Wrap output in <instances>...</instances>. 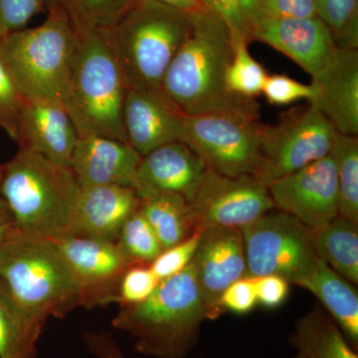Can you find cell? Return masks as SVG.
I'll return each instance as SVG.
<instances>
[{
    "label": "cell",
    "instance_id": "6da1fadb",
    "mask_svg": "<svg viewBox=\"0 0 358 358\" xmlns=\"http://www.w3.org/2000/svg\"><path fill=\"white\" fill-rule=\"evenodd\" d=\"M189 15V32L166 70L162 96L182 115L228 112L259 120L257 101L234 95L226 86L234 55L229 27L207 7Z\"/></svg>",
    "mask_w": 358,
    "mask_h": 358
},
{
    "label": "cell",
    "instance_id": "7a4b0ae2",
    "mask_svg": "<svg viewBox=\"0 0 358 358\" xmlns=\"http://www.w3.org/2000/svg\"><path fill=\"white\" fill-rule=\"evenodd\" d=\"M208 320L194 268L160 281L150 298L120 308L113 327L133 338L136 352L155 358H185L197 345Z\"/></svg>",
    "mask_w": 358,
    "mask_h": 358
},
{
    "label": "cell",
    "instance_id": "3957f363",
    "mask_svg": "<svg viewBox=\"0 0 358 358\" xmlns=\"http://www.w3.org/2000/svg\"><path fill=\"white\" fill-rule=\"evenodd\" d=\"M0 280L20 307L41 322L64 319L82 307L79 285L50 238L13 226L0 231Z\"/></svg>",
    "mask_w": 358,
    "mask_h": 358
},
{
    "label": "cell",
    "instance_id": "277c9868",
    "mask_svg": "<svg viewBox=\"0 0 358 358\" xmlns=\"http://www.w3.org/2000/svg\"><path fill=\"white\" fill-rule=\"evenodd\" d=\"M129 88L110 29L77 33L67 110L79 138L102 136L128 141L124 106Z\"/></svg>",
    "mask_w": 358,
    "mask_h": 358
},
{
    "label": "cell",
    "instance_id": "5b68a950",
    "mask_svg": "<svg viewBox=\"0 0 358 358\" xmlns=\"http://www.w3.org/2000/svg\"><path fill=\"white\" fill-rule=\"evenodd\" d=\"M0 169L13 228L40 237L67 234L81 190L71 169L25 148Z\"/></svg>",
    "mask_w": 358,
    "mask_h": 358
},
{
    "label": "cell",
    "instance_id": "8992f818",
    "mask_svg": "<svg viewBox=\"0 0 358 358\" xmlns=\"http://www.w3.org/2000/svg\"><path fill=\"white\" fill-rule=\"evenodd\" d=\"M192 26L189 14L160 2L138 0L110 28L129 88L162 93V83Z\"/></svg>",
    "mask_w": 358,
    "mask_h": 358
},
{
    "label": "cell",
    "instance_id": "52a82bcc",
    "mask_svg": "<svg viewBox=\"0 0 358 358\" xmlns=\"http://www.w3.org/2000/svg\"><path fill=\"white\" fill-rule=\"evenodd\" d=\"M41 25L0 39V48L23 98L63 103L68 91L77 33L62 9L48 6Z\"/></svg>",
    "mask_w": 358,
    "mask_h": 358
},
{
    "label": "cell",
    "instance_id": "ba28073f",
    "mask_svg": "<svg viewBox=\"0 0 358 358\" xmlns=\"http://www.w3.org/2000/svg\"><path fill=\"white\" fill-rule=\"evenodd\" d=\"M241 230L246 277L279 275L299 286L317 267L320 257L313 231L286 212H268Z\"/></svg>",
    "mask_w": 358,
    "mask_h": 358
},
{
    "label": "cell",
    "instance_id": "9c48e42d",
    "mask_svg": "<svg viewBox=\"0 0 358 358\" xmlns=\"http://www.w3.org/2000/svg\"><path fill=\"white\" fill-rule=\"evenodd\" d=\"M260 131L258 120L238 113L183 115V143L223 176H259Z\"/></svg>",
    "mask_w": 358,
    "mask_h": 358
},
{
    "label": "cell",
    "instance_id": "30bf717a",
    "mask_svg": "<svg viewBox=\"0 0 358 358\" xmlns=\"http://www.w3.org/2000/svg\"><path fill=\"white\" fill-rule=\"evenodd\" d=\"M331 122L310 105L284 113L274 126L261 124L262 166L266 185L331 155L336 134Z\"/></svg>",
    "mask_w": 358,
    "mask_h": 358
},
{
    "label": "cell",
    "instance_id": "8fae6325",
    "mask_svg": "<svg viewBox=\"0 0 358 358\" xmlns=\"http://www.w3.org/2000/svg\"><path fill=\"white\" fill-rule=\"evenodd\" d=\"M196 230L242 228L274 208L268 186L254 174L227 176L207 169L189 202Z\"/></svg>",
    "mask_w": 358,
    "mask_h": 358
},
{
    "label": "cell",
    "instance_id": "7c38bea8",
    "mask_svg": "<svg viewBox=\"0 0 358 358\" xmlns=\"http://www.w3.org/2000/svg\"><path fill=\"white\" fill-rule=\"evenodd\" d=\"M275 207L310 230L320 229L338 215V185L331 155L282 176L268 185Z\"/></svg>",
    "mask_w": 358,
    "mask_h": 358
},
{
    "label": "cell",
    "instance_id": "4fadbf2b",
    "mask_svg": "<svg viewBox=\"0 0 358 358\" xmlns=\"http://www.w3.org/2000/svg\"><path fill=\"white\" fill-rule=\"evenodd\" d=\"M50 239L79 285L82 307L94 308L115 303L122 275L134 265L117 242L69 234Z\"/></svg>",
    "mask_w": 358,
    "mask_h": 358
},
{
    "label": "cell",
    "instance_id": "5bb4252c",
    "mask_svg": "<svg viewBox=\"0 0 358 358\" xmlns=\"http://www.w3.org/2000/svg\"><path fill=\"white\" fill-rule=\"evenodd\" d=\"M197 286L208 320L222 315L220 300L231 284L246 277V251L242 230L208 227L200 230V241L192 260Z\"/></svg>",
    "mask_w": 358,
    "mask_h": 358
},
{
    "label": "cell",
    "instance_id": "9a60e30c",
    "mask_svg": "<svg viewBox=\"0 0 358 358\" xmlns=\"http://www.w3.org/2000/svg\"><path fill=\"white\" fill-rule=\"evenodd\" d=\"M251 39L281 52L310 76L324 69L338 50L319 17L258 18L252 22Z\"/></svg>",
    "mask_w": 358,
    "mask_h": 358
},
{
    "label": "cell",
    "instance_id": "2e32d148",
    "mask_svg": "<svg viewBox=\"0 0 358 358\" xmlns=\"http://www.w3.org/2000/svg\"><path fill=\"white\" fill-rule=\"evenodd\" d=\"M78 138L74 122L63 103L23 98L18 122L20 148L71 169Z\"/></svg>",
    "mask_w": 358,
    "mask_h": 358
},
{
    "label": "cell",
    "instance_id": "e0dca14e",
    "mask_svg": "<svg viewBox=\"0 0 358 358\" xmlns=\"http://www.w3.org/2000/svg\"><path fill=\"white\" fill-rule=\"evenodd\" d=\"M310 86L308 105L338 133L358 136V49L338 48L331 62L312 76Z\"/></svg>",
    "mask_w": 358,
    "mask_h": 358
},
{
    "label": "cell",
    "instance_id": "ac0fdd59",
    "mask_svg": "<svg viewBox=\"0 0 358 358\" xmlns=\"http://www.w3.org/2000/svg\"><path fill=\"white\" fill-rule=\"evenodd\" d=\"M207 169L206 162L183 141L166 143L141 157L136 194L145 199L157 193H176L189 202Z\"/></svg>",
    "mask_w": 358,
    "mask_h": 358
},
{
    "label": "cell",
    "instance_id": "d6986e66",
    "mask_svg": "<svg viewBox=\"0 0 358 358\" xmlns=\"http://www.w3.org/2000/svg\"><path fill=\"white\" fill-rule=\"evenodd\" d=\"M141 155L128 143L102 136H80L71 171L80 187L122 186L136 189Z\"/></svg>",
    "mask_w": 358,
    "mask_h": 358
},
{
    "label": "cell",
    "instance_id": "ffe728a7",
    "mask_svg": "<svg viewBox=\"0 0 358 358\" xmlns=\"http://www.w3.org/2000/svg\"><path fill=\"white\" fill-rule=\"evenodd\" d=\"M141 203L134 188L81 187L67 234L115 242L122 225Z\"/></svg>",
    "mask_w": 358,
    "mask_h": 358
},
{
    "label": "cell",
    "instance_id": "44dd1931",
    "mask_svg": "<svg viewBox=\"0 0 358 358\" xmlns=\"http://www.w3.org/2000/svg\"><path fill=\"white\" fill-rule=\"evenodd\" d=\"M124 127L128 143L141 157L166 143L182 141L183 115L162 93L129 88Z\"/></svg>",
    "mask_w": 358,
    "mask_h": 358
},
{
    "label": "cell",
    "instance_id": "7402d4cb",
    "mask_svg": "<svg viewBox=\"0 0 358 358\" xmlns=\"http://www.w3.org/2000/svg\"><path fill=\"white\" fill-rule=\"evenodd\" d=\"M299 286L319 299L350 345H358V296L352 282L320 258L315 272Z\"/></svg>",
    "mask_w": 358,
    "mask_h": 358
},
{
    "label": "cell",
    "instance_id": "603a6c76",
    "mask_svg": "<svg viewBox=\"0 0 358 358\" xmlns=\"http://www.w3.org/2000/svg\"><path fill=\"white\" fill-rule=\"evenodd\" d=\"M289 343L296 350L293 358H358L341 327L319 306L298 320Z\"/></svg>",
    "mask_w": 358,
    "mask_h": 358
},
{
    "label": "cell",
    "instance_id": "cb8c5ba5",
    "mask_svg": "<svg viewBox=\"0 0 358 358\" xmlns=\"http://www.w3.org/2000/svg\"><path fill=\"white\" fill-rule=\"evenodd\" d=\"M44 324L20 307L0 280V357L29 358L37 355V341Z\"/></svg>",
    "mask_w": 358,
    "mask_h": 358
},
{
    "label": "cell",
    "instance_id": "d4e9b609",
    "mask_svg": "<svg viewBox=\"0 0 358 358\" xmlns=\"http://www.w3.org/2000/svg\"><path fill=\"white\" fill-rule=\"evenodd\" d=\"M140 211L164 249L185 241L196 231L189 203L182 195L157 193L141 199Z\"/></svg>",
    "mask_w": 358,
    "mask_h": 358
},
{
    "label": "cell",
    "instance_id": "484cf974",
    "mask_svg": "<svg viewBox=\"0 0 358 358\" xmlns=\"http://www.w3.org/2000/svg\"><path fill=\"white\" fill-rule=\"evenodd\" d=\"M313 234L320 258L341 277L357 285L358 223L338 215Z\"/></svg>",
    "mask_w": 358,
    "mask_h": 358
},
{
    "label": "cell",
    "instance_id": "4316f807",
    "mask_svg": "<svg viewBox=\"0 0 358 358\" xmlns=\"http://www.w3.org/2000/svg\"><path fill=\"white\" fill-rule=\"evenodd\" d=\"M138 0H47L62 9L77 33L114 27Z\"/></svg>",
    "mask_w": 358,
    "mask_h": 358
},
{
    "label": "cell",
    "instance_id": "83f0119b",
    "mask_svg": "<svg viewBox=\"0 0 358 358\" xmlns=\"http://www.w3.org/2000/svg\"><path fill=\"white\" fill-rule=\"evenodd\" d=\"M331 157L338 185V215L358 223V136L336 133Z\"/></svg>",
    "mask_w": 358,
    "mask_h": 358
},
{
    "label": "cell",
    "instance_id": "f1b7e54d",
    "mask_svg": "<svg viewBox=\"0 0 358 358\" xmlns=\"http://www.w3.org/2000/svg\"><path fill=\"white\" fill-rule=\"evenodd\" d=\"M115 242L134 265H150L164 250L140 208L122 225Z\"/></svg>",
    "mask_w": 358,
    "mask_h": 358
},
{
    "label": "cell",
    "instance_id": "f546056e",
    "mask_svg": "<svg viewBox=\"0 0 358 358\" xmlns=\"http://www.w3.org/2000/svg\"><path fill=\"white\" fill-rule=\"evenodd\" d=\"M268 74L248 50V43L235 42L234 55L226 71V86L231 93L245 99L256 100L262 95Z\"/></svg>",
    "mask_w": 358,
    "mask_h": 358
},
{
    "label": "cell",
    "instance_id": "4dcf8cb0",
    "mask_svg": "<svg viewBox=\"0 0 358 358\" xmlns=\"http://www.w3.org/2000/svg\"><path fill=\"white\" fill-rule=\"evenodd\" d=\"M315 6L336 47L358 49V0H315Z\"/></svg>",
    "mask_w": 358,
    "mask_h": 358
},
{
    "label": "cell",
    "instance_id": "1f68e13d",
    "mask_svg": "<svg viewBox=\"0 0 358 358\" xmlns=\"http://www.w3.org/2000/svg\"><path fill=\"white\" fill-rule=\"evenodd\" d=\"M159 282L150 265H131L120 280L115 303L120 308L138 305L152 296Z\"/></svg>",
    "mask_w": 358,
    "mask_h": 358
},
{
    "label": "cell",
    "instance_id": "d6a6232c",
    "mask_svg": "<svg viewBox=\"0 0 358 358\" xmlns=\"http://www.w3.org/2000/svg\"><path fill=\"white\" fill-rule=\"evenodd\" d=\"M23 96L0 48V129L17 143L18 122Z\"/></svg>",
    "mask_w": 358,
    "mask_h": 358
},
{
    "label": "cell",
    "instance_id": "836d02e7",
    "mask_svg": "<svg viewBox=\"0 0 358 358\" xmlns=\"http://www.w3.org/2000/svg\"><path fill=\"white\" fill-rule=\"evenodd\" d=\"M200 241V231L196 230L185 241L162 250L150 264L152 272L159 281L178 274L192 262Z\"/></svg>",
    "mask_w": 358,
    "mask_h": 358
},
{
    "label": "cell",
    "instance_id": "e575fe53",
    "mask_svg": "<svg viewBox=\"0 0 358 358\" xmlns=\"http://www.w3.org/2000/svg\"><path fill=\"white\" fill-rule=\"evenodd\" d=\"M45 7L47 0H0V39L24 29Z\"/></svg>",
    "mask_w": 358,
    "mask_h": 358
},
{
    "label": "cell",
    "instance_id": "d590c367",
    "mask_svg": "<svg viewBox=\"0 0 358 358\" xmlns=\"http://www.w3.org/2000/svg\"><path fill=\"white\" fill-rule=\"evenodd\" d=\"M313 90L310 85L301 83L285 74L268 75L262 95L273 106L291 105L299 100L310 101Z\"/></svg>",
    "mask_w": 358,
    "mask_h": 358
},
{
    "label": "cell",
    "instance_id": "8d00e7d4",
    "mask_svg": "<svg viewBox=\"0 0 358 358\" xmlns=\"http://www.w3.org/2000/svg\"><path fill=\"white\" fill-rule=\"evenodd\" d=\"M207 8L215 11L229 27L233 43L244 41L250 43L251 25L245 17L238 0H201Z\"/></svg>",
    "mask_w": 358,
    "mask_h": 358
},
{
    "label": "cell",
    "instance_id": "74e56055",
    "mask_svg": "<svg viewBox=\"0 0 358 358\" xmlns=\"http://www.w3.org/2000/svg\"><path fill=\"white\" fill-rule=\"evenodd\" d=\"M262 17H317L315 0H262L256 20Z\"/></svg>",
    "mask_w": 358,
    "mask_h": 358
},
{
    "label": "cell",
    "instance_id": "f35d334b",
    "mask_svg": "<svg viewBox=\"0 0 358 358\" xmlns=\"http://www.w3.org/2000/svg\"><path fill=\"white\" fill-rule=\"evenodd\" d=\"M258 303L257 301L255 279L243 277L231 284L221 296L220 305L223 310L235 313L251 312Z\"/></svg>",
    "mask_w": 358,
    "mask_h": 358
},
{
    "label": "cell",
    "instance_id": "ab89813d",
    "mask_svg": "<svg viewBox=\"0 0 358 358\" xmlns=\"http://www.w3.org/2000/svg\"><path fill=\"white\" fill-rule=\"evenodd\" d=\"M257 301L265 308L281 306L288 296L289 282L279 275H267L254 278Z\"/></svg>",
    "mask_w": 358,
    "mask_h": 358
},
{
    "label": "cell",
    "instance_id": "60d3db41",
    "mask_svg": "<svg viewBox=\"0 0 358 358\" xmlns=\"http://www.w3.org/2000/svg\"><path fill=\"white\" fill-rule=\"evenodd\" d=\"M83 338L89 352L96 358H127L109 331H86Z\"/></svg>",
    "mask_w": 358,
    "mask_h": 358
},
{
    "label": "cell",
    "instance_id": "b9f144b4",
    "mask_svg": "<svg viewBox=\"0 0 358 358\" xmlns=\"http://www.w3.org/2000/svg\"><path fill=\"white\" fill-rule=\"evenodd\" d=\"M150 1L166 4L187 14L195 13L205 7L201 0H150Z\"/></svg>",
    "mask_w": 358,
    "mask_h": 358
},
{
    "label": "cell",
    "instance_id": "7bdbcfd3",
    "mask_svg": "<svg viewBox=\"0 0 358 358\" xmlns=\"http://www.w3.org/2000/svg\"><path fill=\"white\" fill-rule=\"evenodd\" d=\"M262 0H238L240 8L243 13L245 17L249 21L250 25L256 20L258 15L259 6Z\"/></svg>",
    "mask_w": 358,
    "mask_h": 358
},
{
    "label": "cell",
    "instance_id": "ee69618b",
    "mask_svg": "<svg viewBox=\"0 0 358 358\" xmlns=\"http://www.w3.org/2000/svg\"><path fill=\"white\" fill-rule=\"evenodd\" d=\"M0 180H1V169H0ZM10 226H13V218L0 192V231L6 229Z\"/></svg>",
    "mask_w": 358,
    "mask_h": 358
},
{
    "label": "cell",
    "instance_id": "f6af8a7d",
    "mask_svg": "<svg viewBox=\"0 0 358 358\" xmlns=\"http://www.w3.org/2000/svg\"><path fill=\"white\" fill-rule=\"evenodd\" d=\"M0 358H1V357H0ZM29 358H37V355H33V357H29Z\"/></svg>",
    "mask_w": 358,
    "mask_h": 358
}]
</instances>
